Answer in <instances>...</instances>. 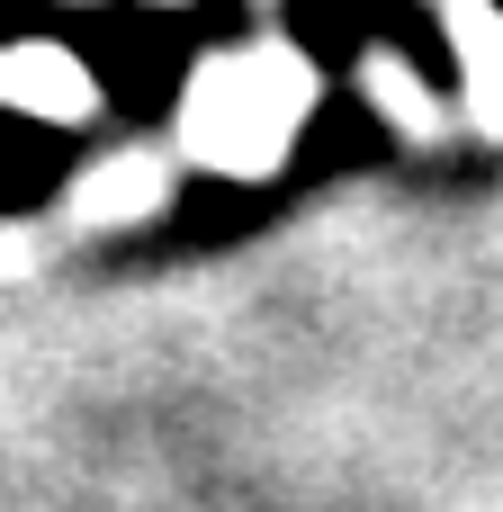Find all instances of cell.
Wrapping results in <instances>:
<instances>
[{
  "label": "cell",
  "instance_id": "obj_1",
  "mask_svg": "<svg viewBox=\"0 0 503 512\" xmlns=\"http://www.w3.org/2000/svg\"><path fill=\"white\" fill-rule=\"evenodd\" d=\"M225 90H234V99H207V144H216L234 171H252V162L279 144L288 81H279V72H261V63H243V72H225Z\"/></svg>",
  "mask_w": 503,
  "mask_h": 512
}]
</instances>
